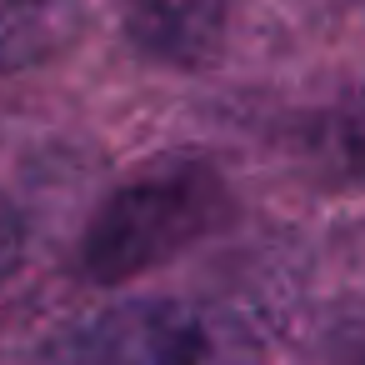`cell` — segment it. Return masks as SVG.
Here are the masks:
<instances>
[{"label": "cell", "instance_id": "277c9868", "mask_svg": "<svg viewBox=\"0 0 365 365\" xmlns=\"http://www.w3.org/2000/svg\"><path fill=\"white\" fill-rule=\"evenodd\" d=\"M86 31L76 0H0V76L66 56Z\"/></svg>", "mask_w": 365, "mask_h": 365}, {"label": "cell", "instance_id": "5b68a950", "mask_svg": "<svg viewBox=\"0 0 365 365\" xmlns=\"http://www.w3.org/2000/svg\"><path fill=\"white\" fill-rule=\"evenodd\" d=\"M300 155L335 190L365 185V86H355L350 96H340L330 110H320L305 125Z\"/></svg>", "mask_w": 365, "mask_h": 365}, {"label": "cell", "instance_id": "7a4b0ae2", "mask_svg": "<svg viewBox=\"0 0 365 365\" xmlns=\"http://www.w3.org/2000/svg\"><path fill=\"white\" fill-rule=\"evenodd\" d=\"M46 365H270L255 330L225 305L140 295L71 325Z\"/></svg>", "mask_w": 365, "mask_h": 365}, {"label": "cell", "instance_id": "8992f818", "mask_svg": "<svg viewBox=\"0 0 365 365\" xmlns=\"http://www.w3.org/2000/svg\"><path fill=\"white\" fill-rule=\"evenodd\" d=\"M21 260H26V220L6 195H0V285L16 275Z\"/></svg>", "mask_w": 365, "mask_h": 365}, {"label": "cell", "instance_id": "6da1fadb", "mask_svg": "<svg viewBox=\"0 0 365 365\" xmlns=\"http://www.w3.org/2000/svg\"><path fill=\"white\" fill-rule=\"evenodd\" d=\"M235 210L215 160L170 150L130 170L86 220L76 270L91 285H125L210 240Z\"/></svg>", "mask_w": 365, "mask_h": 365}, {"label": "cell", "instance_id": "3957f363", "mask_svg": "<svg viewBox=\"0 0 365 365\" xmlns=\"http://www.w3.org/2000/svg\"><path fill=\"white\" fill-rule=\"evenodd\" d=\"M120 21L135 51L175 71L215 66L230 26V0H120Z\"/></svg>", "mask_w": 365, "mask_h": 365}]
</instances>
